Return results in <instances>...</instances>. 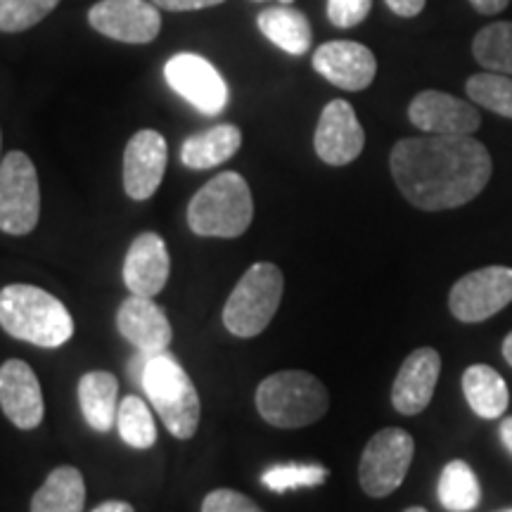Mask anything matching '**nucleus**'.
<instances>
[{"label":"nucleus","mask_w":512,"mask_h":512,"mask_svg":"<svg viewBox=\"0 0 512 512\" xmlns=\"http://www.w3.org/2000/svg\"><path fill=\"white\" fill-rule=\"evenodd\" d=\"M41 216V188L36 166L24 152L12 150L0 162V230L27 235Z\"/></svg>","instance_id":"0eeeda50"},{"label":"nucleus","mask_w":512,"mask_h":512,"mask_svg":"<svg viewBox=\"0 0 512 512\" xmlns=\"http://www.w3.org/2000/svg\"><path fill=\"white\" fill-rule=\"evenodd\" d=\"M91 512H136V510H133V505L126 501H105Z\"/></svg>","instance_id":"e433bc0d"},{"label":"nucleus","mask_w":512,"mask_h":512,"mask_svg":"<svg viewBox=\"0 0 512 512\" xmlns=\"http://www.w3.org/2000/svg\"><path fill=\"white\" fill-rule=\"evenodd\" d=\"M169 147L162 133L143 128L128 140L124 150V190L131 200L145 202L164 181Z\"/></svg>","instance_id":"4468645a"},{"label":"nucleus","mask_w":512,"mask_h":512,"mask_svg":"<svg viewBox=\"0 0 512 512\" xmlns=\"http://www.w3.org/2000/svg\"><path fill=\"white\" fill-rule=\"evenodd\" d=\"M147 399L176 439H192L200 425V394L181 361L169 351L150 356L143 382Z\"/></svg>","instance_id":"39448f33"},{"label":"nucleus","mask_w":512,"mask_h":512,"mask_svg":"<svg viewBox=\"0 0 512 512\" xmlns=\"http://www.w3.org/2000/svg\"><path fill=\"white\" fill-rule=\"evenodd\" d=\"M441 373V356L430 347L415 349L403 361L392 387V403L401 415H418L430 406Z\"/></svg>","instance_id":"6ab92c4d"},{"label":"nucleus","mask_w":512,"mask_h":512,"mask_svg":"<svg viewBox=\"0 0 512 512\" xmlns=\"http://www.w3.org/2000/svg\"><path fill=\"white\" fill-rule=\"evenodd\" d=\"M465 91L479 107H486L498 117L512 119V79L508 74H475L467 79Z\"/></svg>","instance_id":"cd10ccee"},{"label":"nucleus","mask_w":512,"mask_h":512,"mask_svg":"<svg viewBox=\"0 0 512 512\" xmlns=\"http://www.w3.org/2000/svg\"><path fill=\"white\" fill-rule=\"evenodd\" d=\"M0 162H3V159H0Z\"/></svg>","instance_id":"37998d69"},{"label":"nucleus","mask_w":512,"mask_h":512,"mask_svg":"<svg viewBox=\"0 0 512 512\" xmlns=\"http://www.w3.org/2000/svg\"><path fill=\"white\" fill-rule=\"evenodd\" d=\"M463 394L472 413L482 420H498L508 411L510 392L498 370L484 363L470 366L463 373Z\"/></svg>","instance_id":"4be33fe9"},{"label":"nucleus","mask_w":512,"mask_h":512,"mask_svg":"<svg viewBox=\"0 0 512 512\" xmlns=\"http://www.w3.org/2000/svg\"><path fill=\"white\" fill-rule=\"evenodd\" d=\"M512 302V268L486 266L463 275L448 294V309L460 323H482Z\"/></svg>","instance_id":"1a4fd4ad"},{"label":"nucleus","mask_w":512,"mask_h":512,"mask_svg":"<svg viewBox=\"0 0 512 512\" xmlns=\"http://www.w3.org/2000/svg\"><path fill=\"white\" fill-rule=\"evenodd\" d=\"M147 361H150V354H143V351H138L136 358L131 361V375L136 377V382H143Z\"/></svg>","instance_id":"c9c22d12"},{"label":"nucleus","mask_w":512,"mask_h":512,"mask_svg":"<svg viewBox=\"0 0 512 512\" xmlns=\"http://www.w3.org/2000/svg\"><path fill=\"white\" fill-rule=\"evenodd\" d=\"M415 453V441L401 427L380 430L363 448L358 479L361 489L370 498H384L394 494L411 470Z\"/></svg>","instance_id":"6e6552de"},{"label":"nucleus","mask_w":512,"mask_h":512,"mask_svg":"<svg viewBox=\"0 0 512 512\" xmlns=\"http://www.w3.org/2000/svg\"><path fill=\"white\" fill-rule=\"evenodd\" d=\"M88 22L98 34L133 46L152 43L162 29V15L150 0H98Z\"/></svg>","instance_id":"9b49d317"},{"label":"nucleus","mask_w":512,"mask_h":512,"mask_svg":"<svg viewBox=\"0 0 512 512\" xmlns=\"http://www.w3.org/2000/svg\"><path fill=\"white\" fill-rule=\"evenodd\" d=\"M403 512H427V510L420 508V505H413V508H408V510H403Z\"/></svg>","instance_id":"ea45409f"},{"label":"nucleus","mask_w":512,"mask_h":512,"mask_svg":"<svg viewBox=\"0 0 512 512\" xmlns=\"http://www.w3.org/2000/svg\"><path fill=\"white\" fill-rule=\"evenodd\" d=\"M439 503L448 512H470L482 501V486L465 460H451L439 475Z\"/></svg>","instance_id":"393cba45"},{"label":"nucleus","mask_w":512,"mask_h":512,"mask_svg":"<svg viewBox=\"0 0 512 512\" xmlns=\"http://www.w3.org/2000/svg\"><path fill=\"white\" fill-rule=\"evenodd\" d=\"M472 53L486 72L512 76V22H496L484 27L475 36Z\"/></svg>","instance_id":"a878e982"},{"label":"nucleus","mask_w":512,"mask_h":512,"mask_svg":"<svg viewBox=\"0 0 512 512\" xmlns=\"http://www.w3.org/2000/svg\"><path fill=\"white\" fill-rule=\"evenodd\" d=\"M117 328L126 342L150 356L162 354L174 339V330L162 306L152 302V297H138V294H131L119 306Z\"/></svg>","instance_id":"f3484780"},{"label":"nucleus","mask_w":512,"mask_h":512,"mask_svg":"<svg viewBox=\"0 0 512 512\" xmlns=\"http://www.w3.org/2000/svg\"><path fill=\"white\" fill-rule=\"evenodd\" d=\"M79 406L88 427L110 432L117 425L119 380L107 370H91L79 380Z\"/></svg>","instance_id":"aec40b11"},{"label":"nucleus","mask_w":512,"mask_h":512,"mask_svg":"<svg viewBox=\"0 0 512 512\" xmlns=\"http://www.w3.org/2000/svg\"><path fill=\"white\" fill-rule=\"evenodd\" d=\"M330 394L316 375L306 370H280L256 389V411L278 430H299L328 413Z\"/></svg>","instance_id":"7ed1b4c3"},{"label":"nucleus","mask_w":512,"mask_h":512,"mask_svg":"<svg viewBox=\"0 0 512 512\" xmlns=\"http://www.w3.org/2000/svg\"><path fill=\"white\" fill-rule=\"evenodd\" d=\"M261 34H264L273 46L285 50L287 55H304L309 53L313 31L309 19L302 10H294L290 5L280 8H268L256 17Z\"/></svg>","instance_id":"5701e85b"},{"label":"nucleus","mask_w":512,"mask_h":512,"mask_svg":"<svg viewBox=\"0 0 512 512\" xmlns=\"http://www.w3.org/2000/svg\"><path fill=\"white\" fill-rule=\"evenodd\" d=\"M242 147V133L233 124L211 126L207 131L195 133L181 145V162L192 171L214 169L228 162Z\"/></svg>","instance_id":"412c9836"},{"label":"nucleus","mask_w":512,"mask_h":512,"mask_svg":"<svg viewBox=\"0 0 512 512\" xmlns=\"http://www.w3.org/2000/svg\"><path fill=\"white\" fill-rule=\"evenodd\" d=\"M401 195L422 211L456 209L472 202L491 181L489 150L472 136L403 138L389 157Z\"/></svg>","instance_id":"f257e3e1"},{"label":"nucleus","mask_w":512,"mask_h":512,"mask_svg":"<svg viewBox=\"0 0 512 512\" xmlns=\"http://www.w3.org/2000/svg\"><path fill=\"white\" fill-rule=\"evenodd\" d=\"M505 512H512V510H505Z\"/></svg>","instance_id":"79ce46f5"},{"label":"nucleus","mask_w":512,"mask_h":512,"mask_svg":"<svg viewBox=\"0 0 512 512\" xmlns=\"http://www.w3.org/2000/svg\"><path fill=\"white\" fill-rule=\"evenodd\" d=\"M83 505H86V482L72 465L55 467L31 498V512H83Z\"/></svg>","instance_id":"b1692460"},{"label":"nucleus","mask_w":512,"mask_h":512,"mask_svg":"<svg viewBox=\"0 0 512 512\" xmlns=\"http://www.w3.org/2000/svg\"><path fill=\"white\" fill-rule=\"evenodd\" d=\"M0 408L19 430H36L43 422V389L29 363L10 358L0 366Z\"/></svg>","instance_id":"2eb2a0df"},{"label":"nucleus","mask_w":512,"mask_h":512,"mask_svg":"<svg viewBox=\"0 0 512 512\" xmlns=\"http://www.w3.org/2000/svg\"><path fill=\"white\" fill-rule=\"evenodd\" d=\"M283 290L285 278L278 266L268 261L249 266L223 306V325L242 339L261 335L280 309Z\"/></svg>","instance_id":"423d86ee"},{"label":"nucleus","mask_w":512,"mask_h":512,"mask_svg":"<svg viewBox=\"0 0 512 512\" xmlns=\"http://www.w3.org/2000/svg\"><path fill=\"white\" fill-rule=\"evenodd\" d=\"M408 119L430 136H472L482 126V114L470 102L441 91H422L408 107Z\"/></svg>","instance_id":"ddd939ff"},{"label":"nucleus","mask_w":512,"mask_h":512,"mask_svg":"<svg viewBox=\"0 0 512 512\" xmlns=\"http://www.w3.org/2000/svg\"><path fill=\"white\" fill-rule=\"evenodd\" d=\"M313 69L342 91H366L377 74L373 50L356 41L323 43L313 55Z\"/></svg>","instance_id":"dca6fc26"},{"label":"nucleus","mask_w":512,"mask_h":512,"mask_svg":"<svg viewBox=\"0 0 512 512\" xmlns=\"http://www.w3.org/2000/svg\"><path fill=\"white\" fill-rule=\"evenodd\" d=\"M427 0H387L389 10L399 17H415L425 8Z\"/></svg>","instance_id":"72a5a7b5"},{"label":"nucleus","mask_w":512,"mask_h":512,"mask_svg":"<svg viewBox=\"0 0 512 512\" xmlns=\"http://www.w3.org/2000/svg\"><path fill=\"white\" fill-rule=\"evenodd\" d=\"M157 8L169 10V12H190V10H204L214 8V5L226 3V0H152Z\"/></svg>","instance_id":"473e14b6"},{"label":"nucleus","mask_w":512,"mask_h":512,"mask_svg":"<svg viewBox=\"0 0 512 512\" xmlns=\"http://www.w3.org/2000/svg\"><path fill=\"white\" fill-rule=\"evenodd\" d=\"M503 358L512 366V332L503 339Z\"/></svg>","instance_id":"58836bf2"},{"label":"nucleus","mask_w":512,"mask_h":512,"mask_svg":"<svg viewBox=\"0 0 512 512\" xmlns=\"http://www.w3.org/2000/svg\"><path fill=\"white\" fill-rule=\"evenodd\" d=\"M330 477L328 467L318 463H285V465H271L261 475V484L268 491L275 494H285L292 489H309V486L325 484Z\"/></svg>","instance_id":"c85d7f7f"},{"label":"nucleus","mask_w":512,"mask_h":512,"mask_svg":"<svg viewBox=\"0 0 512 512\" xmlns=\"http://www.w3.org/2000/svg\"><path fill=\"white\" fill-rule=\"evenodd\" d=\"M373 10V0H328V19L339 29L361 24Z\"/></svg>","instance_id":"7c9ffc66"},{"label":"nucleus","mask_w":512,"mask_h":512,"mask_svg":"<svg viewBox=\"0 0 512 512\" xmlns=\"http://www.w3.org/2000/svg\"><path fill=\"white\" fill-rule=\"evenodd\" d=\"M472 8L477 12H482V15H498V12H503L505 8L510 5V0H470Z\"/></svg>","instance_id":"f704fd0d"},{"label":"nucleus","mask_w":512,"mask_h":512,"mask_svg":"<svg viewBox=\"0 0 512 512\" xmlns=\"http://www.w3.org/2000/svg\"><path fill=\"white\" fill-rule=\"evenodd\" d=\"M171 259L164 238L140 233L128 247L124 259V283L138 297H157L169 283Z\"/></svg>","instance_id":"a211bd4d"},{"label":"nucleus","mask_w":512,"mask_h":512,"mask_svg":"<svg viewBox=\"0 0 512 512\" xmlns=\"http://www.w3.org/2000/svg\"><path fill=\"white\" fill-rule=\"evenodd\" d=\"M117 427L121 439L133 448H152L157 441V425L152 411L140 396H126L119 401Z\"/></svg>","instance_id":"bb28decb"},{"label":"nucleus","mask_w":512,"mask_h":512,"mask_svg":"<svg viewBox=\"0 0 512 512\" xmlns=\"http://www.w3.org/2000/svg\"><path fill=\"white\" fill-rule=\"evenodd\" d=\"M164 79L171 91L188 100L195 110L216 117L228 105V86L207 57L178 53L164 64Z\"/></svg>","instance_id":"9d476101"},{"label":"nucleus","mask_w":512,"mask_h":512,"mask_svg":"<svg viewBox=\"0 0 512 512\" xmlns=\"http://www.w3.org/2000/svg\"><path fill=\"white\" fill-rule=\"evenodd\" d=\"M0 328L19 342L60 349L74 335V318L55 294L34 285L0 290Z\"/></svg>","instance_id":"f03ea898"},{"label":"nucleus","mask_w":512,"mask_h":512,"mask_svg":"<svg viewBox=\"0 0 512 512\" xmlns=\"http://www.w3.org/2000/svg\"><path fill=\"white\" fill-rule=\"evenodd\" d=\"M366 145L361 121L347 100H332L320 112L313 147L316 155L330 166H347L358 159Z\"/></svg>","instance_id":"f8f14e48"},{"label":"nucleus","mask_w":512,"mask_h":512,"mask_svg":"<svg viewBox=\"0 0 512 512\" xmlns=\"http://www.w3.org/2000/svg\"><path fill=\"white\" fill-rule=\"evenodd\" d=\"M202 512H264L252 498L233 489H216L204 496Z\"/></svg>","instance_id":"2f4dec72"},{"label":"nucleus","mask_w":512,"mask_h":512,"mask_svg":"<svg viewBox=\"0 0 512 512\" xmlns=\"http://www.w3.org/2000/svg\"><path fill=\"white\" fill-rule=\"evenodd\" d=\"M280 3H283V5H290V3H292V0H280Z\"/></svg>","instance_id":"a19ab883"},{"label":"nucleus","mask_w":512,"mask_h":512,"mask_svg":"<svg viewBox=\"0 0 512 512\" xmlns=\"http://www.w3.org/2000/svg\"><path fill=\"white\" fill-rule=\"evenodd\" d=\"M498 434H501L503 446L512 453V415L501 422V427H498Z\"/></svg>","instance_id":"4c0bfd02"},{"label":"nucleus","mask_w":512,"mask_h":512,"mask_svg":"<svg viewBox=\"0 0 512 512\" xmlns=\"http://www.w3.org/2000/svg\"><path fill=\"white\" fill-rule=\"evenodd\" d=\"M252 219V190L235 171L211 178L188 204V226L200 238H240Z\"/></svg>","instance_id":"20e7f679"},{"label":"nucleus","mask_w":512,"mask_h":512,"mask_svg":"<svg viewBox=\"0 0 512 512\" xmlns=\"http://www.w3.org/2000/svg\"><path fill=\"white\" fill-rule=\"evenodd\" d=\"M57 5L60 0H0V31L19 34L36 27Z\"/></svg>","instance_id":"c756f323"}]
</instances>
